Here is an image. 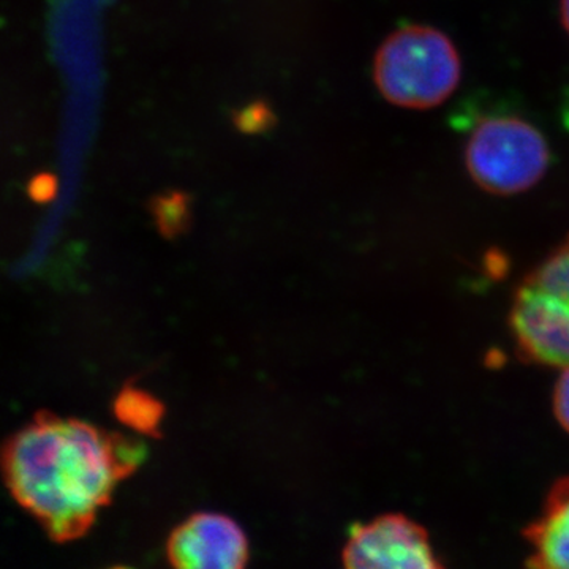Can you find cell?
I'll use <instances>...</instances> for the list:
<instances>
[{"mask_svg": "<svg viewBox=\"0 0 569 569\" xmlns=\"http://www.w3.org/2000/svg\"><path fill=\"white\" fill-rule=\"evenodd\" d=\"M463 162L479 189L496 197H515L533 189L548 173L549 142L527 119L488 116L468 133Z\"/></svg>", "mask_w": 569, "mask_h": 569, "instance_id": "obj_4", "label": "cell"}, {"mask_svg": "<svg viewBox=\"0 0 569 569\" xmlns=\"http://www.w3.org/2000/svg\"><path fill=\"white\" fill-rule=\"evenodd\" d=\"M144 455L132 438L40 411L7 440L3 477L14 500L50 538L67 542L88 533L116 486Z\"/></svg>", "mask_w": 569, "mask_h": 569, "instance_id": "obj_1", "label": "cell"}, {"mask_svg": "<svg viewBox=\"0 0 569 569\" xmlns=\"http://www.w3.org/2000/svg\"><path fill=\"white\" fill-rule=\"evenodd\" d=\"M236 129L242 133H264L276 126L277 119L274 111L263 100L250 103L244 110L236 112L233 116Z\"/></svg>", "mask_w": 569, "mask_h": 569, "instance_id": "obj_10", "label": "cell"}, {"mask_svg": "<svg viewBox=\"0 0 569 569\" xmlns=\"http://www.w3.org/2000/svg\"><path fill=\"white\" fill-rule=\"evenodd\" d=\"M167 556L176 568L239 569L249 561V541L228 516L198 512L168 538Z\"/></svg>", "mask_w": 569, "mask_h": 569, "instance_id": "obj_6", "label": "cell"}, {"mask_svg": "<svg viewBox=\"0 0 569 569\" xmlns=\"http://www.w3.org/2000/svg\"><path fill=\"white\" fill-rule=\"evenodd\" d=\"M552 408L557 421L569 433V366L561 369L559 380L553 388Z\"/></svg>", "mask_w": 569, "mask_h": 569, "instance_id": "obj_11", "label": "cell"}, {"mask_svg": "<svg viewBox=\"0 0 569 569\" xmlns=\"http://www.w3.org/2000/svg\"><path fill=\"white\" fill-rule=\"evenodd\" d=\"M353 569H437L443 567L421 523L399 512L356 523L342 550Z\"/></svg>", "mask_w": 569, "mask_h": 569, "instance_id": "obj_5", "label": "cell"}, {"mask_svg": "<svg viewBox=\"0 0 569 569\" xmlns=\"http://www.w3.org/2000/svg\"><path fill=\"white\" fill-rule=\"evenodd\" d=\"M29 197L32 198L36 203H48L58 192V181L54 176L50 173H41L36 176L31 182H29Z\"/></svg>", "mask_w": 569, "mask_h": 569, "instance_id": "obj_12", "label": "cell"}, {"mask_svg": "<svg viewBox=\"0 0 569 569\" xmlns=\"http://www.w3.org/2000/svg\"><path fill=\"white\" fill-rule=\"evenodd\" d=\"M462 59L447 33L407 24L389 33L373 58V81L388 103L402 110L440 107L458 91Z\"/></svg>", "mask_w": 569, "mask_h": 569, "instance_id": "obj_2", "label": "cell"}, {"mask_svg": "<svg viewBox=\"0 0 569 569\" xmlns=\"http://www.w3.org/2000/svg\"><path fill=\"white\" fill-rule=\"evenodd\" d=\"M523 538L530 548V568L569 569V477L553 482Z\"/></svg>", "mask_w": 569, "mask_h": 569, "instance_id": "obj_7", "label": "cell"}, {"mask_svg": "<svg viewBox=\"0 0 569 569\" xmlns=\"http://www.w3.org/2000/svg\"><path fill=\"white\" fill-rule=\"evenodd\" d=\"M508 321L523 361L569 366V236L520 280Z\"/></svg>", "mask_w": 569, "mask_h": 569, "instance_id": "obj_3", "label": "cell"}, {"mask_svg": "<svg viewBox=\"0 0 569 569\" xmlns=\"http://www.w3.org/2000/svg\"><path fill=\"white\" fill-rule=\"evenodd\" d=\"M114 415L123 426L137 432L160 437V422L164 415L163 403L149 392L134 388L133 385H126L116 396Z\"/></svg>", "mask_w": 569, "mask_h": 569, "instance_id": "obj_8", "label": "cell"}, {"mask_svg": "<svg viewBox=\"0 0 569 569\" xmlns=\"http://www.w3.org/2000/svg\"><path fill=\"white\" fill-rule=\"evenodd\" d=\"M153 222L160 233L168 239L178 238L190 227V197L187 193L173 192L157 194L149 203Z\"/></svg>", "mask_w": 569, "mask_h": 569, "instance_id": "obj_9", "label": "cell"}, {"mask_svg": "<svg viewBox=\"0 0 569 569\" xmlns=\"http://www.w3.org/2000/svg\"><path fill=\"white\" fill-rule=\"evenodd\" d=\"M560 22L569 37V0H559Z\"/></svg>", "mask_w": 569, "mask_h": 569, "instance_id": "obj_13", "label": "cell"}]
</instances>
